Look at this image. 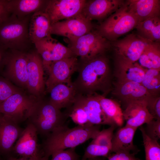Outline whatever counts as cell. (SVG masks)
<instances>
[{
	"mask_svg": "<svg viewBox=\"0 0 160 160\" xmlns=\"http://www.w3.org/2000/svg\"><path fill=\"white\" fill-rule=\"evenodd\" d=\"M78 76L73 84L78 95H93L98 92L105 96L113 89L112 75L105 54L78 59Z\"/></svg>",
	"mask_w": 160,
	"mask_h": 160,
	"instance_id": "cell-1",
	"label": "cell"
},
{
	"mask_svg": "<svg viewBox=\"0 0 160 160\" xmlns=\"http://www.w3.org/2000/svg\"><path fill=\"white\" fill-rule=\"evenodd\" d=\"M113 85L112 94L126 105L135 101L147 102L152 96L141 83L132 81L116 82Z\"/></svg>",
	"mask_w": 160,
	"mask_h": 160,
	"instance_id": "cell-18",
	"label": "cell"
},
{
	"mask_svg": "<svg viewBox=\"0 0 160 160\" xmlns=\"http://www.w3.org/2000/svg\"><path fill=\"white\" fill-rule=\"evenodd\" d=\"M113 75L117 82L134 81L141 83L147 69L116 54Z\"/></svg>",
	"mask_w": 160,
	"mask_h": 160,
	"instance_id": "cell-19",
	"label": "cell"
},
{
	"mask_svg": "<svg viewBox=\"0 0 160 160\" xmlns=\"http://www.w3.org/2000/svg\"><path fill=\"white\" fill-rule=\"evenodd\" d=\"M98 99L107 116L113 121L116 126L121 127L124 122L123 111L119 104L114 100L106 98L101 94H94Z\"/></svg>",
	"mask_w": 160,
	"mask_h": 160,
	"instance_id": "cell-28",
	"label": "cell"
},
{
	"mask_svg": "<svg viewBox=\"0 0 160 160\" xmlns=\"http://www.w3.org/2000/svg\"><path fill=\"white\" fill-rule=\"evenodd\" d=\"M48 0H8L11 14L19 19L38 12H44Z\"/></svg>",
	"mask_w": 160,
	"mask_h": 160,
	"instance_id": "cell-24",
	"label": "cell"
},
{
	"mask_svg": "<svg viewBox=\"0 0 160 160\" xmlns=\"http://www.w3.org/2000/svg\"><path fill=\"white\" fill-rule=\"evenodd\" d=\"M23 130L12 119L0 114V156L4 160L12 155L14 144Z\"/></svg>",
	"mask_w": 160,
	"mask_h": 160,
	"instance_id": "cell-15",
	"label": "cell"
},
{
	"mask_svg": "<svg viewBox=\"0 0 160 160\" xmlns=\"http://www.w3.org/2000/svg\"><path fill=\"white\" fill-rule=\"evenodd\" d=\"M4 160H33L30 159H27L22 158H17L12 156H10L6 159Z\"/></svg>",
	"mask_w": 160,
	"mask_h": 160,
	"instance_id": "cell-42",
	"label": "cell"
},
{
	"mask_svg": "<svg viewBox=\"0 0 160 160\" xmlns=\"http://www.w3.org/2000/svg\"><path fill=\"white\" fill-rule=\"evenodd\" d=\"M116 126L112 125L107 129L100 131L90 143L111 148L112 140L114 134L113 131Z\"/></svg>",
	"mask_w": 160,
	"mask_h": 160,
	"instance_id": "cell-34",
	"label": "cell"
},
{
	"mask_svg": "<svg viewBox=\"0 0 160 160\" xmlns=\"http://www.w3.org/2000/svg\"><path fill=\"white\" fill-rule=\"evenodd\" d=\"M0 160H4L0 156Z\"/></svg>",
	"mask_w": 160,
	"mask_h": 160,
	"instance_id": "cell-45",
	"label": "cell"
},
{
	"mask_svg": "<svg viewBox=\"0 0 160 160\" xmlns=\"http://www.w3.org/2000/svg\"><path fill=\"white\" fill-rule=\"evenodd\" d=\"M81 160H82L81 159ZM84 160H102L101 159L99 158V157L91 158L87 159Z\"/></svg>",
	"mask_w": 160,
	"mask_h": 160,
	"instance_id": "cell-43",
	"label": "cell"
},
{
	"mask_svg": "<svg viewBox=\"0 0 160 160\" xmlns=\"http://www.w3.org/2000/svg\"><path fill=\"white\" fill-rule=\"evenodd\" d=\"M139 36L148 41L160 42V17L150 18L138 22L135 27Z\"/></svg>",
	"mask_w": 160,
	"mask_h": 160,
	"instance_id": "cell-27",
	"label": "cell"
},
{
	"mask_svg": "<svg viewBox=\"0 0 160 160\" xmlns=\"http://www.w3.org/2000/svg\"><path fill=\"white\" fill-rule=\"evenodd\" d=\"M8 50H6L0 46V74H2L6 63Z\"/></svg>",
	"mask_w": 160,
	"mask_h": 160,
	"instance_id": "cell-41",
	"label": "cell"
},
{
	"mask_svg": "<svg viewBox=\"0 0 160 160\" xmlns=\"http://www.w3.org/2000/svg\"><path fill=\"white\" fill-rule=\"evenodd\" d=\"M145 133L151 139L158 141L160 139V120L153 119L146 124Z\"/></svg>",
	"mask_w": 160,
	"mask_h": 160,
	"instance_id": "cell-37",
	"label": "cell"
},
{
	"mask_svg": "<svg viewBox=\"0 0 160 160\" xmlns=\"http://www.w3.org/2000/svg\"><path fill=\"white\" fill-rule=\"evenodd\" d=\"M125 125L136 128L144 124H147L154 119L147 108V102L145 101H137L126 105L123 111Z\"/></svg>",
	"mask_w": 160,
	"mask_h": 160,
	"instance_id": "cell-21",
	"label": "cell"
},
{
	"mask_svg": "<svg viewBox=\"0 0 160 160\" xmlns=\"http://www.w3.org/2000/svg\"><path fill=\"white\" fill-rule=\"evenodd\" d=\"M8 1V0H0V24L7 20L11 15Z\"/></svg>",
	"mask_w": 160,
	"mask_h": 160,
	"instance_id": "cell-40",
	"label": "cell"
},
{
	"mask_svg": "<svg viewBox=\"0 0 160 160\" xmlns=\"http://www.w3.org/2000/svg\"><path fill=\"white\" fill-rule=\"evenodd\" d=\"M74 56L53 63L47 71L48 77L45 82L46 90L49 92L55 85L72 82V75L77 71L78 59Z\"/></svg>",
	"mask_w": 160,
	"mask_h": 160,
	"instance_id": "cell-14",
	"label": "cell"
},
{
	"mask_svg": "<svg viewBox=\"0 0 160 160\" xmlns=\"http://www.w3.org/2000/svg\"><path fill=\"white\" fill-rule=\"evenodd\" d=\"M51 24L47 15L40 11L33 14L29 25L30 38L34 44L49 36L50 34Z\"/></svg>",
	"mask_w": 160,
	"mask_h": 160,
	"instance_id": "cell-25",
	"label": "cell"
},
{
	"mask_svg": "<svg viewBox=\"0 0 160 160\" xmlns=\"http://www.w3.org/2000/svg\"><path fill=\"white\" fill-rule=\"evenodd\" d=\"M122 0H86L81 13L87 19L100 20L106 19L125 3Z\"/></svg>",
	"mask_w": 160,
	"mask_h": 160,
	"instance_id": "cell-17",
	"label": "cell"
},
{
	"mask_svg": "<svg viewBox=\"0 0 160 160\" xmlns=\"http://www.w3.org/2000/svg\"><path fill=\"white\" fill-rule=\"evenodd\" d=\"M49 92L50 102L60 110L68 108L71 106L78 95L73 82L57 84L51 89Z\"/></svg>",
	"mask_w": 160,
	"mask_h": 160,
	"instance_id": "cell-22",
	"label": "cell"
},
{
	"mask_svg": "<svg viewBox=\"0 0 160 160\" xmlns=\"http://www.w3.org/2000/svg\"><path fill=\"white\" fill-rule=\"evenodd\" d=\"M92 21L81 13L70 18L51 25L50 34L62 36L68 40L77 38L92 31Z\"/></svg>",
	"mask_w": 160,
	"mask_h": 160,
	"instance_id": "cell-12",
	"label": "cell"
},
{
	"mask_svg": "<svg viewBox=\"0 0 160 160\" xmlns=\"http://www.w3.org/2000/svg\"><path fill=\"white\" fill-rule=\"evenodd\" d=\"M38 133L34 127L28 123L14 145L11 156L33 160H43Z\"/></svg>",
	"mask_w": 160,
	"mask_h": 160,
	"instance_id": "cell-10",
	"label": "cell"
},
{
	"mask_svg": "<svg viewBox=\"0 0 160 160\" xmlns=\"http://www.w3.org/2000/svg\"><path fill=\"white\" fill-rule=\"evenodd\" d=\"M141 132L145 155V160H160V145L158 141L150 138L146 134L144 128L141 126Z\"/></svg>",
	"mask_w": 160,
	"mask_h": 160,
	"instance_id": "cell-31",
	"label": "cell"
},
{
	"mask_svg": "<svg viewBox=\"0 0 160 160\" xmlns=\"http://www.w3.org/2000/svg\"><path fill=\"white\" fill-rule=\"evenodd\" d=\"M86 0H48L44 11L51 25L81 13Z\"/></svg>",
	"mask_w": 160,
	"mask_h": 160,
	"instance_id": "cell-13",
	"label": "cell"
},
{
	"mask_svg": "<svg viewBox=\"0 0 160 160\" xmlns=\"http://www.w3.org/2000/svg\"><path fill=\"white\" fill-rule=\"evenodd\" d=\"M160 70L146 69L141 84L152 96H160Z\"/></svg>",
	"mask_w": 160,
	"mask_h": 160,
	"instance_id": "cell-29",
	"label": "cell"
},
{
	"mask_svg": "<svg viewBox=\"0 0 160 160\" xmlns=\"http://www.w3.org/2000/svg\"><path fill=\"white\" fill-rule=\"evenodd\" d=\"M51 156V160H80V156L75 151V148L56 151Z\"/></svg>",
	"mask_w": 160,
	"mask_h": 160,
	"instance_id": "cell-36",
	"label": "cell"
},
{
	"mask_svg": "<svg viewBox=\"0 0 160 160\" xmlns=\"http://www.w3.org/2000/svg\"><path fill=\"white\" fill-rule=\"evenodd\" d=\"M135 154L128 151H121L110 154L107 158L108 160H140Z\"/></svg>",
	"mask_w": 160,
	"mask_h": 160,
	"instance_id": "cell-39",
	"label": "cell"
},
{
	"mask_svg": "<svg viewBox=\"0 0 160 160\" xmlns=\"http://www.w3.org/2000/svg\"><path fill=\"white\" fill-rule=\"evenodd\" d=\"M138 23V20L129 11L125 1L121 6L101 23L95 31L110 41H114L135 28Z\"/></svg>",
	"mask_w": 160,
	"mask_h": 160,
	"instance_id": "cell-5",
	"label": "cell"
},
{
	"mask_svg": "<svg viewBox=\"0 0 160 160\" xmlns=\"http://www.w3.org/2000/svg\"><path fill=\"white\" fill-rule=\"evenodd\" d=\"M68 47L74 56L81 58H89L105 54L110 49L111 42L92 30L73 40L66 39Z\"/></svg>",
	"mask_w": 160,
	"mask_h": 160,
	"instance_id": "cell-6",
	"label": "cell"
},
{
	"mask_svg": "<svg viewBox=\"0 0 160 160\" xmlns=\"http://www.w3.org/2000/svg\"><path fill=\"white\" fill-rule=\"evenodd\" d=\"M137 129L125 125L118 129L113 134L112 140V152L133 151L135 154L137 151L133 143V139Z\"/></svg>",
	"mask_w": 160,
	"mask_h": 160,
	"instance_id": "cell-26",
	"label": "cell"
},
{
	"mask_svg": "<svg viewBox=\"0 0 160 160\" xmlns=\"http://www.w3.org/2000/svg\"><path fill=\"white\" fill-rule=\"evenodd\" d=\"M46 72L53 62L74 56L71 50L49 35L34 44Z\"/></svg>",
	"mask_w": 160,
	"mask_h": 160,
	"instance_id": "cell-11",
	"label": "cell"
},
{
	"mask_svg": "<svg viewBox=\"0 0 160 160\" xmlns=\"http://www.w3.org/2000/svg\"><path fill=\"white\" fill-rule=\"evenodd\" d=\"M22 90L6 78L0 76V103H2L12 95Z\"/></svg>",
	"mask_w": 160,
	"mask_h": 160,
	"instance_id": "cell-35",
	"label": "cell"
},
{
	"mask_svg": "<svg viewBox=\"0 0 160 160\" xmlns=\"http://www.w3.org/2000/svg\"><path fill=\"white\" fill-rule=\"evenodd\" d=\"M76 98L84 109L91 126L107 125H116L103 111L100 103L94 95L83 96L78 95Z\"/></svg>",
	"mask_w": 160,
	"mask_h": 160,
	"instance_id": "cell-20",
	"label": "cell"
},
{
	"mask_svg": "<svg viewBox=\"0 0 160 160\" xmlns=\"http://www.w3.org/2000/svg\"><path fill=\"white\" fill-rule=\"evenodd\" d=\"M19 19L11 14L0 24V46L6 50H14L27 52L34 44L29 35V25L31 16Z\"/></svg>",
	"mask_w": 160,
	"mask_h": 160,
	"instance_id": "cell-3",
	"label": "cell"
},
{
	"mask_svg": "<svg viewBox=\"0 0 160 160\" xmlns=\"http://www.w3.org/2000/svg\"><path fill=\"white\" fill-rule=\"evenodd\" d=\"M100 125L78 126L69 128L65 124L57 129L40 145L43 160H48L54 152L77 146L94 139L100 131Z\"/></svg>",
	"mask_w": 160,
	"mask_h": 160,
	"instance_id": "cell-2",
	"label": "cell"
},
{
	"mask_svg": "<svg viewBox=\"0 0 160 160\" xmlns=\"http://www.w3.org/2000/svg\"><path fill=\"white\" fill-rule=\"evenodd\" d=\"M68 117L65 113L52 105L49 100L38 99L27 119L38 134L47 137L57 129L65 124Z\"/></svg>",
	"mask_w": 160,
	"mask_h": 160,
	"instance_id": "cell-4",
	"label": "cell"
},
{
	"mask_svg": "<svg viewBox=\"0 0 160 160\" xmlns=\"http://www.w3.org/2000/svg\"><path fill=\"white\" fill-rule=\"evenodd\" d=\"M149 41L132 33L113 41L116 54L133 62H136Z\"/></svg>",
	"mask_w": 160,
	"mask_h": 160,
	"instance_id": "cell-16",
	"label": "cell"
},
{
	"mask_svg": "<svg viewBox=\"0 0 160 160\" xmlns=\"http://www.w3.org/2000/svg\"><path fill=\"white\" fill-rule=\"evenodd\" d=\"M27 52L9 50L5 67L1 74L3 77L22 89H27Z\"/></svg>",
	"mask_w": 160,
	"mask_h": 160,
	"instance_id": "cell-8",
	"label": "cell"
},
{
	"mask_svg": "<svg viewBox=\"0 0 160 160\" xmlns=\"http://www.w3.org/2000/svg\"><path fill=\"white\" fill-rule=\"evenodd\" d=\"M67 109V111L65 113L68 117H70L73 121L78 126H92L90 124L86 113L76 97L73 104Z\"/></svg>",
	"mask_w": 160,
	"mask_h": 160,
	"instance_id": "cell-30",
	"label": "cell"
},
{
	"mask_svg": "<svg viewBox=\"0 0 160 160\" xmlns=\"http://www.w3.org/2000/svg\"><path fill=\"white\" fill-rule=\"evenodd\" d=\"M28 80L27 90L29 94L37 99L42 98L45 84L42 59L36 49L27 52Z\"/></svg>",
	"mask_w": 160,
	"mask_h": 160,
	"instance_id": "cell-9",
	"label": "cell"
},
{
	"mask_svg": "<svg viewBox=\"0 0 160 160\" xmlns=\"http://www.w3.org/2000/svg\"><path fill=\"white\" fill-rule=\"evenodd\" d=\"M143 52L151 62L152 68L160 70V42L149 41Z\"/></svg>",
	"mask_w": 160,
	"mask_h": 160,
	"instance_id": "cell-32",
	"label": "cell"
},
{
	"mask_svg": "<svg viewBox=\"0 0 160 160\" xmlns=\"http://www.w3.org/2000/svg\"><path fill=\"white\" fill-rule=\"evenodd\" d=\"M111 148L90 143L86 148L81 160L100 156L108 157L111 153Z\"/></svg>",
	"mask_w": 160,
	"mask_h": 160,
	"instance_id": "cell-33",
	"label": "cell"
},
{
	"mask_svg": "<svg viewBox=\"0 0 160 160\" xmlns=\"http://www.w3.org/2000/svg\"><path fill=\"white\" fill-rule=\"evenodd\" d=\"M125 2L138 22L150 18L160 17L159 0H128Z\"/></svg>",
	"mask_w": 160,
	"mask_h": 160,
	"instance_id": "cell-23",
	"label": "cell"
},
{
	"mask_svg": "<svg viewBox=\"0 0 160 160\" xmlns=\"http://www.w3.org/2000/svg\"><path fill=\"white\" fill-rule=\"evenodd\" d=\"M147 108L155 120H160V96H151L147 101Z\"/></svg>",
	"mask_w": 160,
	"mask_h": 160,
	"instance_id": "cell-38",
	"label": "cell"
},
{
	"mask_svg": "<svg viewBox=\"0 0 160 160\" xmlns=\"http://www.w3.org/2000/svg\"><path fill=\"white\" fill-rule=\"evenodd\" d=\"M1 103H0V114L1 113Z\"/></svg>",
	"mask_w": 160,
	"mask_h": 160,
	"instance_id": "cell-44",
	"label": "cell"
},
{
	"mask_svg": "<svg viewBox=\"0 0 160 160\" xmlns=\"http://www.w3.org/2000/svg\"><path fill=\"white\" fill-rule=\"evenodd\" d=\"M38 100L23 90L1 103V113L18 124L27 120Z\"/></svg>",
	"mask_w": 160,
	"mask_h": 160,
	"instance_id": "cell-7",
	"label": "cell"
}]
</instances>
